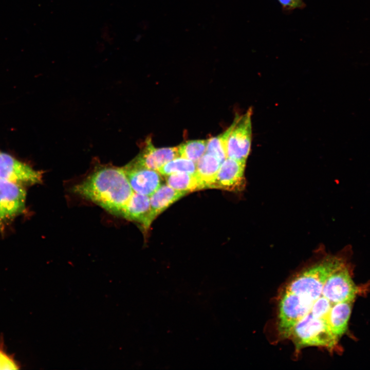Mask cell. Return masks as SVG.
I'll return each instance as SVG.
<instances>
[{
    "instance_id": "6",
    "label": "cell",
    "mask_w": 370,
    "mask_h": 370,
    "mask_svg": "<svg viewBox=\"0 0 370 370\" xmlns=\"http://www.w3.org/2000/svg\"><path fill=\"white\" fill-rule=\"evenodd\" d=\"M246 162L227 158L220 164L209 188L239 192L245 186L244 171Z\"/></svg>"
},
{
    "instance_id": "7",
    "label": "cell",
    "mask_w": 370,
    "mask_h": 370,
    "mask_svg": "<svg viewBox=\"0 0 370 370\" xmlns=\"http://www.w3.org/2000/svg\"><path fill=\"white\" fill-rule=\"evenodd\" d=\"M178 157V146L156 148L151 139L148 138L142 151L127 165L158 171L166 163Z\"/></svg>"
},
{
    "instance_id": "18",
    "label": "cell",
    "mask_w": 370,
    "mask_h": 370,
    "mask_svg": "<svg viewBox=\"0 0 370 370\" xmlns=\"http://www.w3.org/2000/svg\"><path fill=\"white\" fill-rule=\"evenodd\" d=\"M281 5L284 11L290 12L295 9H301L305 7L304 0H277Z\"/></svg>"
},
{
    "instance_id": "15",
    "label": "cell",
    "mask_w": 370,
    "mask_h": 370,
    "mask_svg": "<svg viewBox=\"0 0 370 370\" xmlns=\"http://www.w3.org/2000/svg\"><path fill=\"white\" fill-rule=\"evenodd\" d=\"M207 140H189L178 146L179 157L195 163L206 153Z\"/></svg>"
},
{
    "instance_id": "14",
    "label": "cell",
    "mask_w": 370,
    "mask_h": 370,
    "mask_svg": "<svg viewBox=\"0 0 370 370\" xmlns=\"http://www.w3.org/2000/svg\"><path fill=\"white\" fill-rule=\"evenodd\" d=\"M232 124L226 131L207 140L206 153L215 157L221 163L227 158V143Z\"/></svg>"
},
{
    "instance_id": "16",
    "label": "cell",
    "mask_w": 370,
    "mask_h": 370,
    "mask_svg": "<svg viewBox=\"0 0 370 370\" xmlns=\"http://www.w3.org/2000/svg\"><path fill=\"white\" fill-rule=\"evenodd\" d=\"M157 171L161 175L165 176L177 173H195L196 163L190 160L178 157L166 163Z\"/></svg>"
},
{
    "instance_id": "17",
    "label": "cell",
    "mask_w": 370,
    "mask_h": 370,
    "mask_svg": "<svg viewBox=\"0 0 370 370\" xmlns=\"http://www.w3.org/2000/svg\"><path fill=\"white\" fill-rule=\"evenodd\" d=\"M20 368L18 363L13 356L4 348L3 341H0V369H17Z\"/></svg>"
},
{
    "instance_id": "4",
    "label": "cell",
    "mask_w": 370,
    "mask_h": 370,
    "mask_svg": "<svg viewBox=\"0 0 370 370\" xmlns=\"http://www.w3.org/2000/svg\"><path fill=\"white\" fill-rule=\"evenodd\" d=\"M26 193L20 184L0 179V224L25 210Z\"/></svg>"
},
{
    "instance_id": "10",
    "label": "cell",
    "mask_w": 370,
    "mask_h": 370,
    "mask_svg": "<svg viewBox=\"0 0 370 370\" xmlns=\"http://www.w3.org/2000/svg\"><path fill=\"white\" fill-rule=\"evenodd\" d=\"M188 192L178 191L168 184L161 185L151 196L150 223L172 204L186 195Z\"/></svg>"
},
{
    "instance_id": "13",
    "label": "cell",
    "mask_w": 370,
    "mask_h": 370,
    "mask_svg": "<svg viewBox=\"0 0 370 370\" xmlns=\"http://www.w3.org/2000/svg\"><path fill=\"white\" fill-rule=\"evenodd\" d=\"M165 177L166 184L178 191L189 193L204 189L195 173H177Z\"/></svg>"
},
{
    "instance_id": "8",
    "label": "cell",
    "mask_w": 370,
    "mask_h": 370,
    "mask_svg": "<svg viewBox=\"0 0 370 370\" xmlns=\"http://www.w3.org/2000/svg\"><path fill=\"white\" fill-rule=\"evenodd\" d=\"M123 168L135 192L150 196L161 186L162 178L156 170L127 165Z\"/></svg>"
},
{
    "instance_id": "11",
    "label": "cell",
    "mask_w": 370,
    "mask_h": 370,
    "mask_svg": "<svg viewBox=\"0 0 370 370\" xmlns=\"http://www.w3.org/2000/svg\"><path fill=\"white\" fill-rule=\"evenodd\" d=\"M353 301L336 303L329 312L327 323L332 334L338 339L347 330Z\"/></svg>"
},
{
    "instance_id": "9",
    "label": "cell",
    "mask_w": 370,
    "mask_h": 370,
    "mask_svg": "<svg viewBox=\"0 0 370 370\" xmlns=\"http://www.w3.org/2000/svg\"><path fill=\"white\" fill-rule=\"evenodd\" d=\"M150 209V196L134 192L124 207L121 216L140 224L147 231L151 226Z\"/></svg>"
},
{
    "instance_id": "1",
    "label": "cell",
    "mask_w": 370,
    "mask_h": 370,
    "mask_svg": "<svg viewBox=\"0 0 370 370\" xmlns=\"http://www.w3.org/2000/svg\"><path fill=\"white\" fill-rule=\"evenodd\" d=\"M73 192L121 216L133 191L123 168L103 166L74 186Z\"/></svg>"
},
{
    "instance_id": "12",
    "label": "cell",
    "mask_w": 370,
    "mask_h": 370,
    "mask_svg": "<svg viewBox=\"0 0 370 370\" xmlns=\"http://www.w3.org/2000/svg\"><path fill=\"white\" fill-rule=\"evenodd\" d=\"M220 162L214 156L205 153L196 163L195 174L204 189L209 188L220 166Z\"/></svg>"
},
{
    "instance_id": "2",
    "label": "cell",
    "mask_w": 370,
    "mask_h": 370,
    "mask_svg": "<svg viewBox=\"0 0 370 370\" xmlns=\"http://www.w3.org/2000/svg\"><path fill=\"white\" fill-rule=\"evenodd\" d=\"M252 113V108H249L242 116H235L227 140L228 158L246 162L251 145Z\"/></svg>"
},
{
    "instance_id": "3",
    "label": "cell",
    "mask_w": 370,
    "mask_h": 370,
    "mask_svg": "<svg viewBox=\"0 0 370 370\" xmlns=\"http://www.w3.org/2000/svg\"><path fill=\"white\" fill-rule=\"evenodd\" d=\"M357 292L345 262L327 277L322 290L323 295L334 303L354 301Z\"/></svg>"
},
{
    "instance_id": "5",
    "label": "cell",
    "mask_w": 370,
    "mask_h": 370,
    "mask_svg": "<svg viewBox=\"0 0 370 370\" xmlns=\"http://www.w3.org/2000/svg\"><path fill=\"white\" fill-rule=\"evenodd\" d=\"M0 179L34 184L41 182L42 174L11 155L0 152Z\"/></svg>"
}]
</instances>
